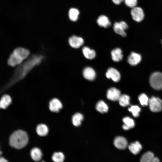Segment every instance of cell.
<instances>
[{"instance_id":"obj_1","label":"cell","mask_w":162,"mask_h":162,"mask_svg":"<svg viewBox=\"0 0 162 162\" xmlns=\"http://www.w3.org/2000/svg\"><path fill=\"white\" fill-rule=\"evenodd\" d=\"M44 58L41 54H34L18 65L13 76L15 80L22 79L25 77L35 67L39 65Z\"/></svg>"},{"instance_id":"obj_2","label":"cell","mask_w":162,"mask_h":162,"mask_svg":"<svg viewBox=\"0 0 162 162\" xmlns=\"http://www.w3.org/2000/svg\"><path fill=\"white\" fill-rule=\"evenodd\" d=\"M30 52L27 49L21 47H17L8 56L7 64L12 67L19 65L28 58Z\"/></svg>"},{"instance_id":"obj_3","label":"cell","mask_w":162,"mask_h":162,"mask_svg":"<svg viewBox=\"0 0 162 162\" xmlns=\"http://www.w3.org/2000/svg\"><path fill=\"white\" fill-rule=\"evenodd\" d=\"M28 138L27 133L24 131L19 130L13 133L9 139V144L12 147L16 149H21L27 144Z\"/></svg>"},{"instance_id":"obj_4","label":"cell","mask_w":162,"mask_h":162,"mask_svg":"<svg viewBox=\"0 0 162 162\" xmlns=\"http://www.w3.org/2000/svg\"><path fill=\"white\" fill-rule=\"evenodd\" d=\"M149 82L154 89L160 90L162 89V73L155 72L152 74L150 77Z\"/></svg>"},{"instance_id":"obj_5","label":"cell","mask_w":162,"mask_h":162,"mask_svg":"<svg viewBox=\"0 0 162 162\" xmlns=\"http://www.w3.org/2000/svg\"><path fill=\"white\" fill-rule=\"evenodd\" d=\"M148 104L152 112H159L162 110V100L159 98L152 97L149 99Z\"/></svg>"},{"instance_id":"obj_6","label":"cell","mask_w":162,"mask_h":162,"mask_svg":"<svg viewBox=\"0 0 162 162\" xmlns=\"http://www.w3.org/2000/svg\"><path fill=\"white\" fill-rule=\"evenodd\" d=\"M128 28L127 23L124 21L115 22L114 24L113 29L115 32L120 35L125 37L126 36L125 30Z\"/></svg>"},{"instance_id":"obj_7","label":"cell","mask_w":162,"mask_h":162,"mask_svg":"<svg viewBox=\"0 0 162 162\" xmlns=\"http://www.w3.org/2000/svg\"><path fill=\"white\" fill-rule=\"evenodd\" d=\"M131 14L133 19L135 21H142L144 17V13L142 9L139 7H135L132 8Z\"/></svg>"},{"instance_id":"obj_8","label":"cell","mask_w":162,"mask_h":162,"mask_svg":"<svg viewBox=\"0 0 162 162\" xmlns=\"http://www.w3.org/2000/svg\"><path fill=\"white\" fill-rule=\"evenodd\" d=\"M68 41L69 45L74 48H80L84 43V40L82 38L74 35L70 37Z\"/></svg>"},{"instance_id":"obj_9","label":"cell","mask_w":162,"mask_h":162,"mask_svg":"<svg viewBox=\"0 0 162 162\" xmlns=\"http://www.w3.org/2000/svg\"><path fill=\"white\" fill-rule=\"evenodd\" d=\"M106 76L108 79H111L115 82H118L121 78L119 72L116 69L111 67L108 69L106 73Z\"/></svg>"},{"instance_id":"obj_10","label":"cell","mask_w":162,"mask_h":162,"mask_svg":"<svg viewBox=\"0 0 162 162\" xmlns=\"http://www.w3.org/2000/svg\"><path fill=\"white\" fill-rule=\"evenodd\" d=\"M121 95L120 91L114 87L109 88L107 91L106 94L107 98L113 101L118 100Z\"/></svg>"},{"instance_id":"obj_11","label":"cell","mask_w":162,"mask_h":162,"mask_svg":"<svg viewBox=\"0 0 162 162\" xmlns=\"http://www.w3.org/2000/svg\"><path fill=\"white\" fill-rule=\"evenodd\" d=\"M114 144L116 148L121 150L125 149L128 146V142L126 139L121 136H117L115 138Z\"/></svg>"},{"instance_id":"obj_12","label":"cell","mask_w":162,"mask_h":162,"mask_svg":"<svg viewBox=\"0 0 162 162\" xmlns=\"http://www.w3.org/2000/svg\"><path fill=\"white\" fill-rule=\"evenodd\" d=\"M141 56L140 54L134 52H131L128 58L127 61L129 64L136 66L140 62Z\"/></svg>"},{"instance_id":"obj_13","label":"cell","mask_w":162,"mask_h":162,"mask_svg":"<svg viewBox=\"0 0 162 162\" xmlns=\"http://www.w3.org/2000/svg\"><path fill=\"white\" fill-rule=\"evenodd\" d=\"M96 73L94 70L90 67L85 68L83 71V75L86 79L92 81L96 77Z\"/></svg>"},{"instance_id":"obj_14","label":"cell","mask_w":162,"mask_h":162,"mask_svg":"<svg viewBox=\"0 0 162 162\" xmlns=\"http://www.w3.org/2000/svg\"><path fill=\"white\" fill-rule=\"evenodd\" d=\"M62 107V104L57 99L53 98L49 103V109L53 112H58Z\"/></svg>"},{"instance_id":"obj_15","label":"cell","mask_w":162,"mask_h":162,"mask_svg":"<svg viewBox=\"0 0 162 162\" xmlns=\"http://www.w3.org/2000/svg\"><path fill=\"white\" fill-rule=\"evenodd\" d=\"M111 55L112 60L115 62H118L122 60L123 57L122 50L119 48H116L112 50Z\"/></svg>"},{"instance_id":"obj_16","label":"cell","mask_w":162,"mask_h":162,"mask_svg":"<svg viewBox=\"0 0 162 162\" xmlns=\"http://www.w3.org/2000/svg\"><path fill=\"white\" fill-rule=\"evenodd\" d=\"M98 24L101 27L107 28L110 26L111 23L108 18L106 16H99L97 20Z\"/></svg>"},{"instance_id":"obj_17","label":"cell","mask_w":162,"mask_h":162,"mask_svg":"<svg viewBox=\"0 0 162 162\" xmlns=\"http://www.w3.org/2000/svg\"><path fill=\"white\" fill-rule=\"evenodd\" d=\"M130 151L134 154L139 153L142 149V146L138 141L131 143L128 146Z\"/></svg>"},{"instance_id":"obj_18","label":"cell","mask_w":162,"mask_h":162,"mask_svg":"<svg viewBox=\"0 0 162 162\" xmlns=\"http://www.w3.org/2000/svg\"><path fill=\"white\" fill-rule=\"evenodd\" d=\"M82 52L85 57L89 59L94 58L96 55L94 50L86 46H84L82 48Z\"/></svg>"},{"instance_id":"obj_19","label":"cell","mask_w":162,"mask_h":162,"mask_svg":"<svg viewBox=\"0 0 162 162\" xmlns=\"http://www.w3.org/2000/svg\"><path fill=\"white\" fill-rule=\"evenodd\" d=\"M32 158L35 161H38L41 158L42 154L41 151L37 148H32L30 152Z\"/></svg>"},{"instance_id":"obj_20","label":"cell","mask_w":162,"mask_h":162,"mask_svg":"<svg viewBox=\"0 0 162 162\" xmlns=\"http://www.w3.org/2000/svg\"><path fill=\"white\" fill-rule=\"evenodd\" d=\"M123 121L124 123L122 128L124 130H128L133 128L135 125L134 120L128 117L123 118Z\"/></svg>"},{"instance_id":"obj_21","label":"cell","mask_w":162,"mask_h":162,"mask_svg":"<svg viewBox=\"0 0 162 162\" xmlns=\"http://www.w3.org/2000/svg\"><path fill=\"white\" fill-rule=\"evenodd\" d=\"M11 99L10 97L7 94L3 95L0 100V108L5 109L11 103Z\"/></svg>"},{"instance_id":"obj_22","label":"cell","mask_w":162,"mask_h":162,"mask_svg":"<svg viewBox=\"0 0 162 162\" xmlns=\"http://www.w3.org/2000/svg\"><path fill=\"white\" fill-rule=\"evenodd\" d=\"M36 131L38 135L41 136H44L47 135L48 132V129L47 126L45 124H40L37 126Z\"/></svg>"},{"instance_id":"obj_23","label":"cell","mask_w":162,"mask_h":162,"mask_svg":"<svg viewBox=\"0 0 162 162\" xmlns=\"http://www.w3.org/2000/svg\"><path fill=\"white\" fill-rule=\"evenodd\" d=\"M96 110L101 113L106 112L108 110V107L106 104L103 100L98 102L96 106Z\"/></svg>"},{"instance_id":"obj_24","label":"cell","mask_w":162,"mask_h":162,"mask_svg":"<svg viewBox=\"0 0 162 162\" xmlns=\"http://www.w3.org/2000/svg\"><path fill=\"white\" fill-rule=\"evenodd\" d=\"M79 11L77 9L72 8L69 11V17L70 19L72 21H76L78 18Z\"/></svg>"},{"instance_id":"obj_25","label":"cell","mask_w":162,"mask_h":162,"mask_svg":"<svg viewBox=\"0 0 162 162\" xmlns=\"http://www.w3.org/2000/svg\"><path fill=\"white\" fill-rule=\"evenodd\" d=\"M83 116L79 113H75L72 117V122L75 126H78L81 124V121L83 119Z\"/></svg>"},{"instance_id":"obj_26","label":"cell","mask_w":162,"mask_h":162,"mask_svg":"<svg viewBox=\"0 0 162 162\" xmlns=\"http://www.w3.org/2000/svg\"><path fill=\"white\" fill-rule=\"evenodd\" d=\"M130 98L129 96L126 94L121 95L118 100L120 105L125 107L130 104Z\"/></svg>"},{"instance_id":"obj_27","label":"cell","mask_w":162,"mask_h":162,"mask_svg":"<svg viewBox=\"0 0 162 162\" xmlns=\"http://www.w3.org/2000/svg\"><path fill=\"white\" fill-rule=\"evenodd\" d=\"M154 157V154L151 152H147L144 153L141 157L140 162H152Z\"/></svg>"},{"instance_id":"obj_28","label":"cell","mask_w":162,"mask_h":162,"mask_svg":"<svg viewBox=\"0 0 162 162\" xmlns=\"http://www.w3.org/2000/svg\"><path fill=\"white\" fill-rule=\"evenodd\" d=\"M64 158V154L61 152H56L52 157V160L54 162H63Z\"/></svg>"},{"instance_id":"obj_29","label":"cell","mask_w":162,"mask_h":162,"mask_svg":"<svg viewBox=\"0 0 162 162\" xmlns=\"http://www.w3.org/2000/svg\"><path fill=\"white\" fill-rule=\"evenodd\" d=\"M128 110L130 112L132 113L134 117H137L139 116L140 109L138 106H132L128 108Z\"/></svg>"},{"instance_id":"obj_30","label":"cell","mask_w":162,"mask_h":162,"mask_svg":"<svg viewBox=\"0 0 162 162\" xmlns=\"http://www.w3.org/2000/svg\"><path fill=\"white\" fill-rule=\"evenodd\" d=\"M138 99L142 106H146L148 104L149 99L146 94L143 93L140 94L138 97Z\"/></svg>"},{"instance_id":"obj_31","label":"cell","mask_w":162,"mask_h":162,"mask_svg":"<svg viewBox=\"0 0 162 162\" xmlns=\"http://www.w3.org/2000/svg\"><path fill=\"white\" fill-rule=\"evenodd\" d=\"M125 4L128 7L132 8L136 7L137 0H124Z\"/></svg>"},{"instance_id":"obj_32","label":"cell","mask_w":162,"mask_h":162,"mask_svg":"<svg viewBox=\"0 0 162 162\" xmlns=\"http://www.w3.org/2000/svg\"><path fill=\"white\" fill-rule=\"evenodd\" d=\"M124 0H112V2L116 5L120 4Z\"/></svg>"},{"instance_id":"obj_33","label":"cell","mask_w":162,"mask_h":162,"mask_svg":"<svg viewBox=\"0 0 162 162\" xmlns=\"http://www.w3.org/2000/svg\"><path fill=\"white\" fill-rule=\"evenodd\" d=\"M152 162H160L159 158L156 157H154L153 158Z\"/></svg>"},{"instance_id":"obj_34","label":"cell","mask_w":162,"mask_h":162,"mask_svg":"<svg viewBox=\"0 0 162 162\" xmlns=\"http://www.w3.org/2000/svg\"><path fill=\"white\" fill-rule=\"evenodd\" d=\"M0 162H9L3 157H0Z\"/></svg>"},{"instance_id":"obj_35","label":"cell","mask_w":162,"mask_h":162,"mask_svg":"<svg viewBox=\"0 0 162 162\" xmlns=\"http://www.w3.org/2000/svg\"><path fill=\"white\" fill-rule=\"evenodd\" d=\"M2 152L0 150V157L1 156V154H2Z\"/></svg>"},{"instance_id":"obj_36","label":"cell","mask_w":162,"mask_h":162,"mask_svg":"<svg viewBox=\"0 0 162 162\" xmlns=\"http://www.w3.org/2000/svg\"><path fill=\"white\" fill-rule=\"evenodd\" d=\"M161 43H162V41H161Z\"/></svg>"},{"instance_id":"obj_37","label":"cell","mask_w":162,"mask_h":162,"mask_svg":"<svg viewBox=\"0 0 162 162\" xmlns=\"http://www.w3.org/2000/svg\"><path fill=\"white\" fill-rule=\"evenodd\" d=\"M42 162H45L43 161Z\"/></svg>"}]
</instances>
